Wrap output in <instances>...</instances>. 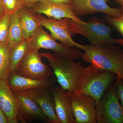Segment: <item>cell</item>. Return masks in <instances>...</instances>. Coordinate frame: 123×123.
<instances>
[{
    "label": "cell",
    "instance_id": "cell-1",
    "mask_svg": "<svg viewBox=\"0 0 123 123\" xmlns=\"http://www.w3.org/2000/svg\"><path fill=\"white\" fill-rule=\"evenodd\" d=\"M111 45H85L81 58L83 61L89 63L97 68L116 74L118 79L123 80V51Z\"/></svg>",
    "mask_w": 123,
    "mask_h": 123
},
{
    "label": "cell",
    "instance_id": "cell-3",
    "mask_svg": "<svg viewBox=\"0 0 123 123\" xmlns=\"http://www.w3.org/2000/svg\"><path fill=\"white\" fill-rule=\"evenodd\" d=\"M66 21L72 34L83 36L89 40L91 45L106 46L118 44L123 46V39L112 38L110 27L99 18H92L84 24H79L68 18H66Z\"/></svg>",
    "mask_w": 123,
    "mask_h": 123
},
{
    "label": "cell",
    "instance_id": "cell-2",
    "mask_svg": "<svg viewBox=\"0 0 123 123\" xmlns=\"http://www.w3.org/2000/svg\"><path fill=\"white\" fill-rule=\"evenodd\" d=\"M40 53L48 61L60 86L70 93L77 91L78 85L85 67L74 60L54 53Z\"/></svg>",
    "mask_w": 123,
    "mask_h": 123
},
{
    "label": "cell",
    "instance_id": "cell-27",
    "mask_svg": "<svg viewBox=\"0 0 123 123\" xmlns=\"http://www.w3.org/2000/svg\"><path fill=\"white\" fill-rule=\"evenodd\" d=\"M8 123V119L0 107V123Z\"/></svg>",
    "mask_w": 123,
    "mask_h": 123
},
{
    "label": "cell",
    "instance_id": "cell-22",
    "mask_svg": "<svg viewBox=\"0 0 123 123\" xmlns=\"http://www.w3.org/2000/svg\"><path fill=\"white\" fill-rule=\"evenodd\" d=\"M5 13L12 14L24 7V0H2Z\"/></svg>",
    "mask_w": 123,
    "mask_h": 123
},
{
    "label": "cell",
    "instance_id": "cell-15",
    "mask_svg": "<svg viewBox=\"0 0 123 123\" xmlns=\"http://www.w3.org/2000/svg\"><path fill=\"white\" fill-rule=\"evenodd\" d=\"M56 81L54 78H49L41 80L31 79L15 72L10 73L7 79L9 86L13 92L36 89H49Z\"/></svg>",
    "mask_w": 123,
    "mask_h": 123
},
{
    "label": "cell",
    "instance_id": "cell-17",
    "mask_svg": "<svg viewBox=\"0 0 123 123\" xmlns=\"http://www.w3.org/2000/svg\"><path fill=\"white\" fill-rule=\"evenodd\" d=\"M20 23L25 39L30 41L40 25L34 13L26 7L19 10Z\"/></svg>",
    "mask_w": 123,
    "mask_h": 123
},
{
    "label": "cell",
    "instance_id": "cell-16",
    "mask_svg": "<svg viewBox=\"0 0 123 123\" xmlns=\"http://www.w3.org/2000/svg\"><path fill=\"white\" fill-rule=\"evenodd\" d=\"M0 107L7 117L8 123H18L17 98L8 82L1 80H0Z\"/></svg>",
    "mask_w": 123,
    "mask_h": 123
},
{
    "label": "cell",
    "instance_id": "cell-31",
    "mask_svg": "<svg viewBox=\"0 0 123 123\" xmlns=\"http://www.w3.org/2000/svg\"></svg>",
    "mask_w": 123,
    "mask_h": 123
},
{
    "label": "cell",
    "instance_id": "cell-29",
    "mask_svg": "<svg viewBox=\"0 0 123 123\" xmlns=\"http://www.w3.org/2000/svg\"><path fill=\"white\" fill-rule=\"evenodd\" d=\"M116 2H117L121 6L120 8L123 10V0H115Z\"/></svg>",
    "mask_w": 123,
    "mask_h": 123
},
{
    "label": "cell",
    "instance_id": "cell-4",
    "mask_svg": "<svg viewBox=\"0 0 123 123\" xmlns=\"http://www.w3.org/2000/svg\"><path fill=\"white\" fill-rule=\"evenodd\" d=\"M114 74L91 64L85 67L78 85L77 91L90 95L97 102L111 85Z\"/></svg>",
    "mask_w": 123,
    "mask_h": 123
},
{
    "label": "cell",
    "instance_id": "cell-10",
    "mask_svg": "<svg viewBox=\"0 0 123 123\" xmlns=\"http://www.w3.org/2000/svg\"><path fill=\"white\" fill-rule=\"evenodd\" d=\"M27 8L33 13L43 14L50 18L60 20L68 18L79 24H84L86 22L76 15L71 5L56 4L46 0L36 3Z\"/></svg>",
    "mask_w": 123,
    "mask_h": 123
},
{
    "label": "cell",
    "instance_id": "cell-8",
    "mask_svg": "<svg viewBox=\"0 0 123 123\" xmlns=\"http://www.w3.org/2000/svg\"><path fill=\"white\" fill-rule=\"evenodd\" d=\"M69 96L75 123H97V101L90 95L78 91L69 92Z\"/></svg>",
    "mask_w": 123,
    "mask_h": 123
},
{
    "label": "cell",
    "instance_id": "cell-11",
    "mask_svg": "<svg viewBox=\"0 0 123 123\" xmlns=\"http://www.w3.org/2000/svg\"><path fill=\"white\" fill-rule=\"evenodd\" d=\"M110 0H73L71 5L73 10L78 17L101 13L112 18L121 15V8H111L107 5Z\"/></svg>",
    "mask_w": 123,
    "mask_h": 123
},
{
    "label": "cell",
    "instance_id": "cell-9",
    "mask_svg": "<svg viewBox=\"0 0 123 123\" xmlns=\"http://www.w3.org/2000/svg\"><path fill=\"white\" fill-rule=\"evenodd\" d=\"M40 25L48 29L55 39L67 47L84 50L85 45L75 42L72 38V33L67 23L66 18L60 20L45 18L39 14L34 13Z\"/></svg>",
    "mask_w": 123,
    "mask_h": 123
},
{
    "label": "cell",
    "instance_id": "cell-12",
    "mask_svg": "<svg viewBox=\"0 0 123 123\" xmlns=\"http://www.w3.org/2000/svg\"><path fill=\"white\" fill-rule=\"evenodd\" d=\"M13 92L17 101L18 118L22 122L37 118L48 120L39 106L25 91Z\"/></svg>",
    "mask_w": 123,
    "mask_h": 123
},
{
    "label": "cell",
    "instance_id": "cell-30",
    "mask_svg": "<svg viewBox=\"0 0 123 123\" xmlns=\"http://www.w3.org/2000/svg\"></svg>",
    "mask_w": 123,
    "mask_h": 123
},
{
    "label": "cell",
    "instance_id": "cell-28",
    "mask_svg": "<svg viewBox=\"0 0 123 123\" xmlns=\"http://www.w3.org/2000/svg\"><path fill=\"white\" fill-rule=\"evenodd\" d=\"M5 13V11L2 0H0V17Z\"/></svg>",
    "mask_w": 123,
    "mask_h": 123
},
{
    "label": "cell",
    "instance_id": "cell-19",
    "mask_svg": "<svg viewBox=\"0 0 123 123\" xmlns=\"http://www.w3.org/2000/svg\"><path fill=\"white\" fill-rule=\"evenodd\" d=\"M10 65L11 48L7 42L0 43V80L7 81Z\"/></svg>",
    "mask_w": 123,
    "mask_h": 123
},
{
    "label": "cell",
    "instance_id": "cell-6",
    "mask_svg": "<svg viewBox=\"0 0 123 123\" xmlns=\"http://www.w3.org/2000/svg\"><path fill=\"white\" fill-rule=\"evenodd\" d=\"M29 42V50H39L42 48L49 49L59 56L74 60L81 57L83 54L78 49L67 47L58 43L51 35L43 30L41 25L39 27Z\"/></svg>",
    "mask_w": 123,
    "mask_h": 123
},
{
    "label": "cell",
    "instance_id": "cell-13",
    "mask_svg": "<svg viewBox=\"0 0 123 123\" xmlns=\"http://www.w3.org/2000/svg\"><path fill=\"white\" fill-rule=\"evenodd\" d=\"M51 91L56 113L61 123H75L68 91L61 86L54 87Z\"/></svg>",
    "mask_w": 123,
    "mask_h": 123
},
{
    "label": "cell",
    "instance_id": "cell-5",
    "mask_svg": "<svg viewBox=\"0 0 123 123\" xmlns=\"http://www.w3.org/2000/svg\"><path fill=\"white\" fill-rule=\"evenodd\" d=\"M116 88L109 87L97 103L98 123H123V108Z\"/></svg>",
    "mask_w": 123,
    "mask_h": 123
},
{
    "label": "cell",
    "instance_id": "cell-14",
    "mask_svg": "<svg viewBox=\"0 0 123 123\" xmlns=\"http://www.w3.org/2000/svg\"><path fill=\"white\" fill-rule=\"evenodd\" d=\"M24 91L39 106L49 122L61 123L56 113L53 95L49 89H33Z\"/></svg>",
    "mask_w": 123,
    "mask_h": 123
},
{
    "label": "cell",
    "instance_id": "cell-25",
    "mask_svg": "<svg viewBox=\"0 0 123 123\" xmlns=\"http://www.w3.org/2000/svg\"><path fill=\"white\" fill-rule=\"evenodd\" d=\"M49 1L59 4L71 5L73 0H48Z\"/></svg>",
    "mask_w": 123,
    "mask_h": 123
},
{
    "label": "cell",
    "instance_id": "cell-21",
    "mask_svg": "<svg viewBox=\"0 0 123 123\" xmlns=\"http://www.w3.org/2000/svg\"><path fill=\"white\" fill-rule=\"evenodd\" d=\"M12 14L5 13L0 17V43L7 42Z\"/></svg>",
    "mask_w": 123,
    "mask_h": 123
},
{
    "label": "cell",
    "instance_id": "cell-20",
    "mask_svg": "<svg viewBox=\"0 0 123 123\" xmlns=\"http://www.w3.org/2000/svg\"><path fill=\"white\" fill-rule=\"evenodd\" d=\"M30 42L24 39L11 49L10 73L15 72L29 48Z\"/></svg>",
    "mask_w": 123,
    "mask_h": 123
},
{
    "label": "cell",
    "instance_id": "cell-23",
    "mask_svg": "<svg viewBox=\"0 0 123 123\" xmlns=\"http://www.w3.org/2000/svg\"><path fill=\"white\" fill-rule=\"evenodd\" d=\"M122 10V14L120 17L115 18L109 16L107 21L116 29L123 38V10Z\"/></svg>",
    "mask_w": 123,
    "mask_h": 123
},
{
    "label": "cell",
    "instance_id": "cell-26",
    "mask_svg": "<svg viewBox=\"0 0 123 123\" xmlns=\"http://www.w3.org/2000/svg\"><path fill=\"white\" fill-rule=\"evenodd\" d=\"M46 0H24V7H28L31 5L37 2H41Z\"/></svg>",
    "mask_w": 123,
    "mask_h": 123
},
{
    "label": "cell",
    "instance_id": "cell-18",
    "mask_svg": "<svg viewBox=\"0 0 123 123\" xmlns=\"http://www.w3.org/2000/svg\"><path fill=\"white\" fill-rule=\"evenodd\" d=\"M24 39L18 10L12 14L7 42L11 49Z\"/></svg>",
    "mask_w": 123,
    "mask_h": 123
},
{
    "label": "cell",
    "instance_id": "cell-7",
    "mask_svg": "<svg viewBox=\"0 0 123 123\" xmlns=\"http://www.w3.org/2000/svg\"><path fill=\"white\" fill-rule=\"evenodd\" d=\"M42 57L39 50H29L15 72L22 76L37 80L49 78L52 70L49 65L43 62Z\"/></svg>",
    "mask_w": 123,
    "mask_h": 123
},
{
    "label": "cell",
    "instance_id": "cell-24",
    "mask_svg": "<svg viewBox=\"0 0 123 123\" xmlns=\"http://www.w3.org/2000/svg\"><path fill=\"white\" fill-rule=\"evenodd\" d=\"M116 89L123 108V81L122 79L117 80Z\"/></svg>",
    "mask_w": 123,
    "mask_h": 123
}]
</instances>
